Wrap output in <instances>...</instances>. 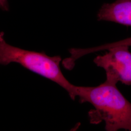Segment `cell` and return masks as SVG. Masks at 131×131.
<instances>
[{"mask_svg":"<svg viewBox=\"0 0 131 131\" xmlns=\"http://www.w3.org/2000/svg\"><path fill=\"white\" fill-rule=\"evenodd\" d=\"M61 56H50L45 52L25 50L10 45L5 41V33L0 32V65L19 64L24 68L50 80L65 89L71 99L77 97L76 86L63 75L60 64Z\"/></svg>","mask_w":131,"mask_h":131,"instance_id":"7a4b0ae2","label":"cell"},{"mask_svg":"<svg viewBox=\"0 0 131 131\" xmlns=\"http://www.w3.org/2000/svg\"><path fill=\"white\" fill-rule=\"evenodd\" d=\"M0 9L5 11H9V6L8 0H0Z\"/></svg>","mask_w":131,"mask_h":131,"instance_id":"8992f818","label":"cell"},{"mask_svg":"<svg viewBox=\"0 0 131 131\" xmlns=\"http://www.w3.org/2000/svg\"><path fill=\"white\" fill-rule=\"evenodd\" d=\"M127 46H118L108 49L105 54L94 59L99 67L106 73V80L117 84L118 82L131 86V52Z\"/></svg>","mask_w":131,"mask_h":131,"instance_id":"3957f363","label":"cell"},{"mask_svg":"<svg viewBox=\"0 0 131 131\" xmlns=\"http://www.w3.org/2000/svg\"><path fill=\"white\" fill-rule=\"evenodd\" d=\"M116 84L105 80L96 86H76V96L80 103H89L93 106L94 109L89 112L91 123L104 122L106 131H131V103Z\"/></svg>","mask_w":131,"mask_h":131,"instance_id":"6da1fadb","label":"cell"},{"mask_svg":"<svg viewBox=\"0 0 131 131\" xmlns=\"http://www.w3.org/2000/svg\"><path fill=\"white\" fill-rule=\"evenodd\" d=\"M99 21H108L131 26V0H116L105 4L99 10Z\"/></svg>","mask_w":131,"mask_h":131,"instance_id":"277c9868","label":"cell"},{"mask_svg":"<svg viewBox=\"0 0 131 131\" xmlns=\"http://www.w3.org/2000/svg\"><path fill=\"white\" fill-rule=\"evenodd\" d=\"M118 46H127L128 47H130L131 46V37L127 38L117 42L103 44V45L99 46L98 47L86 49L71 48L69 50L70 56L68 57V59L71 63H75V61L77 59L86 54L100 51L107 50L108 49L110 48Z\"/></svg>","mask_w":131,"mask_h":131,"instance_id":"5b68a950","label":"cell"}]
</instances>
